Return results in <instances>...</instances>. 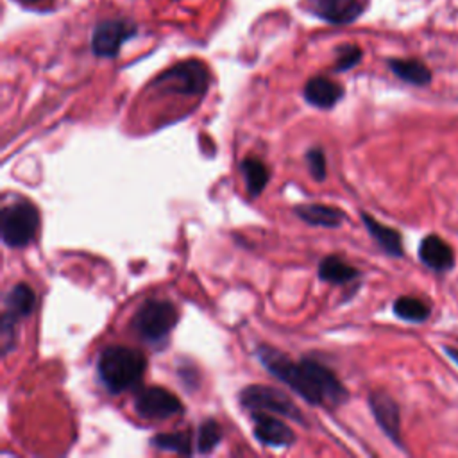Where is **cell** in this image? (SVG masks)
Segmentation results:
<instances>
[{
  "label": "cell",
  "mask_w": 458,
  "mask_h": 458,
  "mask_svg": "<svg viewBox=\"0 0 458 458\" xmlns=\"http://www.w3.org/2000/svg\"><path fill=\"white\" fill-rule=\"evenodd\" d=\"M256 354L261 365L274 377L290 386L310 404L338 406L349 397L347 388L340 379L315 360L304 358L301 361H293L290 356L270 345H259Z\"/></svg>",
  "instance_id": "cell-1"
},
{
  "label": "cell",
  "mask_w": 458,
  "mask_h": 458,
  "mask_svg": "<svg viewBox=\"0 0 458 458\" xmlns=\"http://www.w3.org/2000/svg\"><path fill=\"white\" fill-rule=\"evenodd\" d=\"M147 369V358L134 347L111 345L106 347L97 361V372L111 394L125 392L136 386Z\"/></svg>",
  "instance_id": "cell-2"
},
{
  "label": "cell",
  "mask_w": 458,
  "mask_h": 458,
  "mask_svg": "<svg viewBox=\"0 0 458 458\" xmlns=\"http://www.w3.org/2000/svg\"><path fill=\"white\" fill-rule=\"evenodd\" d=\"M177 324V310L170 301L148 299L134 313L131 329L150 347H165Z\"/></svg>",
  "instance_id": "cell-3"
},
{
  "label": "cell",
  "mask_w": 458,
  "mask_h": 458,
  "mask_svg": "<svg viewBox=\"0 0 458 458\" xmlns=\"http://www.w3.org/2000/svg\"><path fill=\"white\" fill-rule=\"evenodd\" d=\"M39 227L38 208L30 200H16L2 209L0 236L7 247L29 245Z\"/></svg>",
  "instance_id": "cell-4"
},
{
  "label": "cell",
  "mask_w": 458,
  "mask_h": 458,
  "mask_svg": "<svg viewBox=\"0 0 458 458\" xmlns=\"http://www.w3.org/2000/svg\"><path fill=\"white\" fill-rule=\"evenodd\" d=\"M240 403L245 410L277 413L281 417H288L295 422H306L301 408L279 388L267 385H249L240 392Z\"/></svg>",
  "instance_id": "cell-5"
},
{
  "label": "cell",
  "mask_w": 458,
  "mask_h": 458,
  "mask_svg": "<svg viewBox=\"0 0 458 458\" xmlns=\"http://www.w3.org/2000/svg\"><path fill=\"white\" fill-rule=\"evenodd\" d=\"M208 82H209V75L202 63L184 61L163 72L156 79L154 86L159 89L181 93V95H202L208 88Z\"/></svg>",
  "instance_id": "cell-6"
},
{
  "label": "cell",
  "mask_w": 458,
  "mask_h": 458,
  "mask_svg": "<svg viewBox=\"0 0 458 458\" xmlns=\"http://www.w3.org/2000/svg\"><path fill=\"white\" fill-rule=\"evenodd\" d=\"M134 410L143 419L165 420L182 411V404L175 394L163 386L141 388L134 397Z\"/></svg>",
  "instance_id": "cell-7"
},
{
  "label": "cell",
  "mask_w": 458,
  "mask_h": 458,
  "mask_svg": "<svg viewBox=\"0 0 458 458\" xmlns=\"http://www.w3.org/2000/svg\"><path fill=\"white\" fill-rule=\"evenodd\" d=\"M369 408L386 438L399 449H404L401 438V411L395 399L383 390H374L369 394Z\"/></svg>",
  "instance_id": "cell-8"
},
{
  "label": "cell",
  "mask_w": 458,
  "mask_h": 458,
  "mask_svg": "<svg viewBox=\"0 0 458 458\" xmlns=\"http://www.w3.org/2000/svg\"><path fill=\"white\" fill-rule=\"evenodd\" d=\"M136 34V27L123 20L100 21L91 38V48L98 57H114L120 47Z\"/></svg>",
  "instance_id": "cell-9"
},
{
  "label": "cell",
  "mask_w": 458,
  "mask_h": 458,
  "mask_svg": "<svg viewBox=\"0 0 458 458\" xmlns=\"http://www.w3.org/2000/svg\"><path fill=\"white\" fill-rule=\"evenodd\" d=\"M417 256L420 259V263L433 270L435 274H445L451 272L456 265V258H454V249L438 234L429 233L426 234L419 247H417Z\"/></svg>",
  "instance_id": "cell-10"
},
{
  "label": "cell",
  "mask_w": 458,
  "mask_h": 458,
  "mask_svg": "<svg viewBox=\"0 0 458 458\" xmlns=\"http://www.w3.org/2000/svg\"><path fill=\"white\" fill-rule=\"evenodd\" d=\"M254 437L270 447H288L295 442V433L277 417L265 411H252Z\"/></svg>",
  "instance_id": "cell-11"
},
{
  "label": "cell",
  "mask_w": 458,
  "mask_h": 458,
  "mask_svg": "<svg viewBox=\"0 0 458 458\" xmlns=\"http://www.w3.org/2000/svg\"><path fill=\"white\" fill-rule=\"evenodd\" d=\"M361 220L365 224V229L372 236V240L377 243V247L388 254L390 258H403L404 256V247H403V236L397 229L381 224L369 213H361Z\"/></svg>",
  "instance_id": "cell-12"
},
{
  "label": "cell",
  "mask_w": 458,
  "mask_h": 458,
  "mask_svg": "<svg viewBox=\"0 0 458 458\" xmlns=\"http://www.w3.org/2000/svg\"><path fill=\"white\" fill-rule=\"evenodd\" d=\"M302 95L310 106L329 109L344 97V88L327 77H313L306 82Z\"/></svg>",
  "instance_id": "cell-13"
},
{
  "label": "cell",
  "mask_w": 458,
  "mask_h": 458,
  "mask_svg": "<svg viewBox=\"0 0 458 458\" xmlns=\"http://www.w3.org/2000/svg\"><path fill=\"white\" fill-rule=\"evenodd\" d=\"M360 0H313V11L326 21L349 23L361 13Z\"/></svg>",
  "instance_id": "cell-14"
},
{
  "label": "cell",
  "mask_w": 458,
  "mask_h": 458,
  "mask_svg": "<svg viewBox=\"0 0 458 458\" xmlns=\"http://www.w3.org/2000/svg\"><path fill=\"white\" fill-rule=\"evenodd\" d=\"M295 213L299 218H302L310 225H320V227H338L345 215L338 208L326 206V204H301L295 208Z\"/></svg>",
  "instance_id": "cell-15"
},
{
  "label": "cell",
  "mask_w": 458,
  "mask_h": 458,
  "mask_svg": "<svg viewBox=\"0 0 458 458\" xmlns=\"http://www.w3.org/2000/svg\"><path fill=\"white\" fill-rule=\"evenodd\" d=\"M390 72L411 86H428L431 70L419 59H388Z\"/></svg>",
  "instance_id": "cell-16"
},
{
  "label": "cell",
  "mask_w": 458,
  "mask_h": 458,
  "mask_svg": "<svg viewBox=\"0 0 458 458\" xmlns=\"http://www.w3.org/2000/svg\"><path fill=\"white\" fill-rule=\"evenodd\" d=\"M318 277L331 284H345L360 277V270L338 256H326L318 263Z\"/></svg>",
  "instance_id": "cell-17"
},
{
  "label": "cell",
  "mask_w": 458,
  "mask_h": 458,
  "mask_svg": "<svg viewBox=\"0 0 458 458\" xmlns=\"http://www.w3.org/2000/svg\"><path fill=\"white\" fill-rule=\"evenodd\" d=\"M392 311L397 318L411 324H422L431 315V304L413 295H401L394 301Z\"/></svg>",
  "instance_id": "cell-18"
},
{
  "label": "cell",
  "mask_w": 458,
  "mask_h": 458,
  "mask_svg": "<svg viewBox=\"0 0 458 458\" xmlns=\"http://www.w3.org/2000/svg\"><path fill=\"white\" fill-rule=\"evenodd\" d=\"M4 304H5V311H9L20 318L29 317L36 306V293L29 284L18 283L7 292Z\"/></svg>",
  "instance_id": "cell-19"
},
{
  "label": "cell",
  "mask_w": 458,
  "mask_h": 458,
  "mask_svg": "<svg viewBox=\"0 0 458 458\" xmlns=\"http://www.w3.org/2000/svg\"><path fill=\"white\" fill-rule=\"evenodd\" d=\"M240 168H242V175H243L245 188H247L249 195H252V197L259 195L263 191V188L267 186L268 177H270L265 163L256 159V157H247V159L242 161Z\"/></svg>",
  "instance_id": "cell-20"
},
{
  "label": "cell",
  "mask_w": 458,
  "mask_h": 458,
  "mask_svg": "<svg viewBox=\"0 0 458 458\" xmlns=\"http://www.w3.org/2000/svg\"><path fill=\"white\" fill-rule=\"evenodd\" d=\"M150 444L157 449H165L179 454H191V437L188 431L159 433L150 438Z\"/></svg>",
  "instance_id": "cell-21"
},
{
  "label": "cell",
  "mask_w": 458,
  "mask_h": 458,
  "mask_svg": "<svg viewBox=\"0 0 458 458\" xmlns=\"http://www.w3.org/2000/svg\"><path fill=\"white\" fill-rule=\"evenodd\" d=\"M222 428L216 420L213 419H206L200 426H199V435H197V449L200 453H209L213 451L220 440H222Z\"/></svg>",
  "instance_id": "cell-22"
},
{
  "label": "cell",
  "mask_w": 458,
  "mask_h": 458,
  "mask_svg": "<svg viewBox=\"0 0 458 458\" xmlns=\"http://www.w3.org/2000/svg\"><path fill=\"white\" fill-rule=\"evenodd\" d=\"M18 318L16 315L4 311L2 315V322H0V342H2V354L5 356L9 351L14 349V342H16V326H18Z\"/></svg>",
  "instance_id": "cell-23"
},
{
  "label": "cell",
  "mask_w": 458,
  "mask_h": 458,
  "mask_svg": "<svg viewBox=\"0 0 458 458\" xmlns=\"http://www.w3.org/2000/svg\"><path fill=\"white\" fill-rule=\"evenodd\" d=\"M306 163L310 168V174L313 175L315 181H324L326 179V156L322 148L313 147L306 152Z\"/></svg>",
  "instance_id": "cell-24"
},
{
  "label": "cell",
  "mask_w": 458,
  "mask_h": 458,
  "mask_svg": "<svg viewBox=\"0 0 458 458\" xmlns=\"http://www.w3.org/2000/svg\"><path fill=\"white\" fill-rule=\"evenodd\" d=\"M361 59V50L354 45H347L344 47L340 52H338V59H336V64H335V70L336 72H345L352 66H356Z\"/></svg>",
  "instance_id": "cell-25"
},
{
  "label": "cell",
  "mask_w": 458,
  "mask_h": 458,
  "mask_svg": "<svg viewBox=\"0 0 458 458\" xmlns=\"http://www.w3.org/2000/svg\"><path fill=\"white\" fill-rule=\"evenodd\" d=\"M442 351H444V354L458 367V347H451V345H444L442 347Z\"/></svg>",
  "instance_id": "cell-26"
},
{
  "label": "cell",
  "mask_w": 458,
  "mask_h": 458,
  "mask_svg": "<svg viewBox=\"0 0 458 458\" xmlns=\"http://www.w3.org/2000/svg\"><path fill=\"white\" fill-rule=\"evenodd\" d=\"M23 2H30V4H34V2H39V0H23Z\"/></svg>",
  "instance_id": "cell-27"
}]
</instances>
